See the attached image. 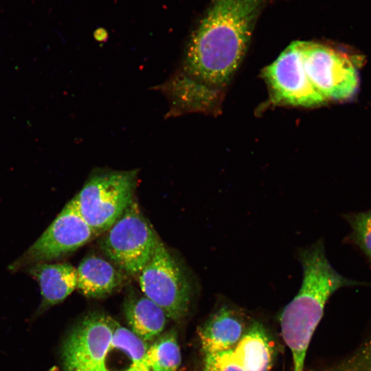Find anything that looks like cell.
I'll return each instance as SVG.
<instances>
[{
	"label": "cell",
	"mask_w": 371,
	"mask_h": 371,
	"mask_svg": "<svg viewBox=\"0 0 371 371\" xmlns=\"http://www.w3.org/2000/svg\"><path fill=\"white\" fill-rule=\"evenodd\" d=\"M267 0H214L193 32L184 62L207 82L229 81L246 52Z\"/></svg>",
	"instance_id": "1"
},
{
	"label": "cell",
	"mask_w": 371,
	"mask_h": 371,
	"mask_svg": "<svg viewBox=\"0 0 371 371\" xmlns=\"http://www.w3.org/2000/svg\"><path fill=\"white\" fill-rule=\"evenodd\" d=\"M297 259L302 268V284L284 308L280 323L283 339L292 355L293 371H304L306 351L326 302L339 289L359 283L344 277L333 267L322 239L299 248Z\"/></svg>",
	"instance_id": "2"
},
{
	"label": "cell",
	"mask_w": 371,
	"mask_h": 371,
	"mask_svg": "<svg viewBox=\"0 0 371 371\" xmlns=\"http://www.w3.org/2000/svg\"><path fill=\"white\" fill-rule=\"evenodd\" d=\"M137 170L93 174L75 196L80 212L96 235L105 232L133 202Z\"/></svg>",
	"instance_id": "3"
},
{
	"label": "cell",
	"mask_w": 371,
	"mask_h": 371,
	"mask_svg": "<svg viewBox=\"0 0 371 371\" xmlns=\"http://www.w3.org/2000/svg\"><path fill=\"white\" fill-rule=\"evenodd\" d=\"M139 282L143 294L161 307L168 318L179 321L187 315L192 298V282L159 238L139 274Z\"/></svg>",
	"instance_id": "4"
},
{
	"label": "cell",
	"mask_w": 371,
	"mask_h": 371,
	"mask_svg": "<svg viewBox=\"0 0 371 371\" xmlns=\"http://www.w3.org/2000/svg\"><path fill=\"white\" fill-rule=\"evenodd\" d=\"M106 232L101 243L103 251L123 272L139 275L159 238L137 203L133 201Z\"/></svg>",
	"instance_id": "5"
},
{
	"label": "cell",
	"mask_w": 371,
	"mask_h": 371,
	"mask_svg": "<svg viewBox=\"0 0 371 371\" xmlns=\"http://www.w3.org/2000/svg\"><path fill=\"white\" fill-rule=\"evenodd\" d=\"M115 321L99 312L91 313L79 321L63 343L64 371H109L106 359Z\"/></svg>",
	"instance_id": "6"
},
{
	"label": "cell",
	"mask_w": 371,
	"mask_h": 371,
	"mask_svg": "<svg viewBox=\"0 0 371 371\" xmlns=\"http://www.w3.org/2000/svg\"><path fill=\"white\" fill-rule=\"evenodd\" d=\"M96 234L70 200L38 239L13 264L12 270L57 259L82 247Z\"/></svg>",
	"instance_id": "7"
},
{
	"label": "cell",
	"mask_w": 371,
	"mask_h": 371,
	"mask_svg": "<svg viewBox=\"0 0 371 371\" xmlns=\"http://www.w3.org/2000/svg\"><path fill=\"white\" fill-rule=\"evenodd\" d=\"M305 71L315 88L327 100H345L356 93L359 79L351 59L331 47L301 41Z\"/></svg>",
	"instance_id": "8"
},
{
	"label": "cell",
	"mask_w": 371,
	"mask_h": 371,
	"mask_svg": "<svg viewBox=\"0 0 371 371\" xmlns=\"http://www.w3.org/2000/svg\"><path fill=\"white\" fill-rule=\"evenodd\" d=\"M275 102L304 107L317 106L327 100L315 88L305 71L301 41L288 46L265 70Z\"/></svg>",
	"instance_id": "9"
},
{
	"label": "cell",
	"mask_w": 371,
	"mask_h": 371,
	"mask_svg": "<svg viewBox=\"0 0 371 371\" xmlns=\"http://www.w3.org/2000/svg\"><path fill=\"white\" fill-rule=\"evenodd\" d=\"M221 300L199 331L204 354L232 350L249 325L242 308Z\"/></svg>",
	"instance_id": "10"
},
{
	"label": "cell",
	"mask_w": 371,
	"mask_h": 371,
	"mask_svg": "<svg viewBox=\"0 0 371 371\" xmlns=\"http://www.w3.org/2000/svg\"><path fill=\"white\" fill-rule=\"evenodd\" d=\"M30 267L29 272L41 291L38 313L61 302L76 289V269L71 264L38 262Z\"/></svg>",
	"instance_id": "11"
},
{
	"label": "cell",
	"mask_w": 371,
	"mask_h": 371,
	"mask_svg": "<svg viewBox=\"0 0 371 371\" xmlns=\"http://www.w3.org/2000/svg\"><path fill=\"white\" fill-rule=\"evenodd\" d=\"M76 289L89 297H106L124 282V275L111 262L96 256L85 257L76 269Z\"/></svg>",
	"instance_id": "12"
},
{
	"label": "cell",
	"mask_w": 371,
	"mask_h": 371,
	"mask_svg": "<svg viewBox=\"0 0 371 371\" xmlns=\"http://www.w3.org/2000/svg\"><path fill=\"white\" fill-rule=\"evenodd\" d=\"M236 361L245 371H270L273 348L263 325L252 322L232 349Z\"/></svg>",
	"instance_id": "13"
},
{
	"label": "cell",
	"mask_w": 371,
	"mask_h": 371,
	"mask_svg": "<svg viewBox=\"0 0 371 371\" xmlns=\"http://www.w3.org/2000/svg\"><path fill=\"white\" fill-rule=\"evenodd\" d=\"M124 313L129 329L147 343L161 335L168 319L164 310L144 295L130 296Z\"/></svg>",
	"instance_id": "14"
},
{
	"label": "cell",
	"mask_w": 371,
	"mask_h": 371,
	"mask_svg": "<svg viewBox=\"0 0 371 371\" xmlns=\"http://www.w3.org/2000/svg\"><path fill=\"white\" fill-rule=\"evenodd\" d=\"M181 355L177 333L169 330L150 344L142 359L123 371H178Z\"/></svg>",
	"instance_id": "15"
},
{
	"label": "cell",
	"mask_w": 371,
	"mask_h": 371,
	"mask_svg": "<svg viewBox=\"0 0 371 371\" xmlns=\"http://www.w3.org/2000/svg\"><path fill=\"white\" fill-rule=\"evenodd\" d=\"M148 346L147 342L129 328L115 321L109 350H115L126 357L128 363V368L142 359Z\"/></svg>",
	"instance_id": "16"
},
{
	"label": "cell",
	"mask_w": 371,
	"mask_h": 371,
	"mask_svg": "<svg viewBox=\"0 0 371 371\" xmlns=\"http://www.w3.org/2000/svg\"><path fill=\"white\" fill-rule=\"evenodd\" d=\"M355 240L371 260V210L347 216Z\"/></svg>",
	"instance_id": "17"
},
{
	"label": "cell",
	"mask_w": 371,
	"mask_h": 371,
	"mask_svg": "<svg viewBox=\"0 0 371 371\" xmlns=\"http://www.w3.org/2000/svg\"><path fill=\"white\" fill-rule=\"evenodd\" d=\"M320 371H371V339L346 359Z\"/></svg>",
	"instance_id": "18"
},
{
	"label": "cell",
	"mask_w": 371,
	"mask_h": 371,
	"mask_svg": "<svg viewBox=\"0 0 371 371\" xmlns=\"http://www.w3.org/2000/svg\"><path fill=\"white\" fill-rule=\"evenodd\" d=\"M203 371H245L232 350L204 354Z\"/></svg>",
	"instance_id": "19"
}]
</instances>
